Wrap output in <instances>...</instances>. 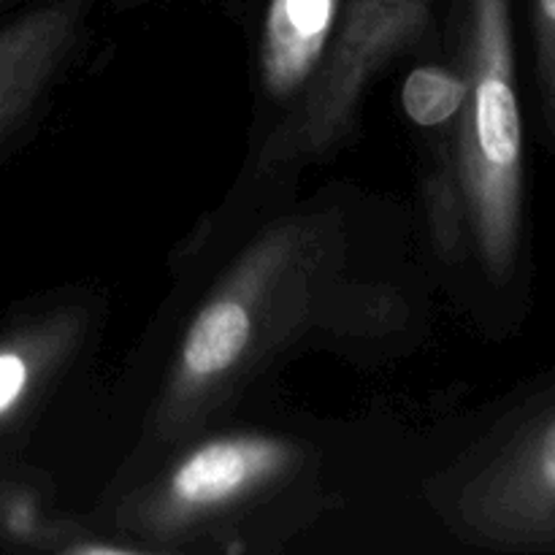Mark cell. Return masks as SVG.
Here are the masks:
<instances>
[{
  "label": "cell",
  "mask_w": 555,
  "mask_h": 555,
  "mask_svg": "<svg viewBox=\"0 0 555 555\" xmlns=\"http://www.w3.org/2000/svg\"><path fill=\"white\" fill-rule=\"evenodd\" d=\"M298 184L253 209L217 206L177 247L209 271L168 347L125 469L231 421L255 385L301 352L388 361L426 336V293L383 204Z\"/></svg>",
  "instance_id": "1"
},
{
  "label": "cell",
  "mask_w": 555,
  "mask_h": 555,
  "mask_svg": "<svg viewBox=\"0 0 555 555\" xmlns=\"http://www.w3.org/2000/svg\"><path fill=\"white\" fill-rule=\"evenodd\" d=\"M320 480L309 439L225 421L119 472L90 520L139 555L266 553L318 515Z\"/></svg>",
  "instance_id": "2"
},
{
  "label": "cell",
  "mask_w": 555,
  "mask_h": 555,
  "mask_svg": "<svg viewBox=\"0 0 555 555\" xmlns=\"http://www.w3.org/2000/svg\"><path fill=\"white\" fill-rule=\"evenodd\" d=\"M453 54L466 79L453 133V177L466 231V276L515 318L529 293L526 125L513 0H455Z\"/></svg>",
  "instance_id": "3"
},
{
  "label": "cell",
  "mask_w": 555,
  "mask_h": 555,
  "mask_svg": "<svg viewBox=\"0 0 555 555\" xmlns=\"http://www.w3.org/2000/svg\"><path fill=\"white\" fill-rule=\"evenodd\" d=\"M426 499L464 545L555 551V385L529 388L426 482Z\"/></svg>",
  "instance_id": "4"
},
{
  "label": "cell",
  "mask_w": 555,
  "mask_h": 555,
  "mask_svg": "<svg viewBox=\"0 0 555 555\" xmlns=\"http://www.w3.org/2000/svg\"><path fill=\"white\" fill-rule=\"evenodd\" d=\"M439 0H345L334 49L307 101L247 152L238 179L255 188L296 184L307 168L345 150L361 114L396 63L439 41Z\"/></svg>",
  "instance_id": "5"
},
{
  "label": "cell",
  "mask_w": 555,
  "mask_h": 555,
  "mask_svg": "<svg viewBox=\"0 0 555 555\" xmlns=\"http://www.w3.org/2000/svg\"><path fill=\"white\" fill-rule=\"evenodd\" d=\"M101 0H30L0 25V157L36 133L85 63Z\"/></svg>",
  "instance_id": "6"
},
{
  "label": "cell",
  "mask_w": 555,
  "mask_h": 555,
  "mask_svg": "<svg viewBox=\"0 0 555 555\" xmlns=\"http://www.w3.org/2000/svg\"><path fill=\"white\" fill-rule=\"evenodd\" d=\"M90 287L49 293L0 325V437L36 421L60 385L79 369L106 320Z\"/></svg>",
  "instance_id": "7"
},
{
  "label": "cell",
  "mask_w": 555,
  "mask_h": 555,
  "mask_svg": "<svg viewBox=\"0 0 555 555\" xmlns=\"http://www.w3.org/2000/svg\"><path fill=\"white\" fill-rule=\"evenodd\" d=\"M345 0H263L253 38L249 150L291 117L323 74Z\"/></svg>",
  "instance_id": "8"
},
{
  "label": "cell",
  "mask_w": 555,
  "mask_h": 555,
  "mask_svg": "<svg viewBox=\"0 0 555 555\" xmlns=\"http://www.w3.org/2000/svg\"><path fill=\"white\" fill-rule=\"evenodd\" d=\"M0 547L52 555H139L90 518H74L49 502L36 482L0 480Z\"/></svg>",
  "instance_id": "9"
},
{
  "label": "cell",
  "mask_w": 555,
  "mask_h": 555,
  "mask_svg": "<svg viewBox=\"0 0 555 555\" xmlns=\"http://www.w3.org/2000/svg\"><path fill=\"white\" fill-rule=\"evenodd\" d=\"M466 79L453 57H434L412 65L401 85V108L412 128L437 130L459 125Z\"/></svg>",
  "instance_id": "10"
},
{
  "label": "cell",
  "mask_w": 555,
  "mask_h": 555,
  "mask_svg": "<svg viewBox=\"0 0 555 555\" xmlns=\"http://www.w3.org/2000/svg\"><path fill=\"white\" fill-rule=\"evenodd\" d=\"M531 43V87L542 144L555 141V0H526Z\"/></svg>",
  "instance_id": "11"
},
{
  "label": "cell",
  "mask_w": 555,
  "mask_h": 555,
  "mask_svg": "<svg viewBox=\"0 0 555 555\" xmlns=\"http://www.w3.org/2000/svg\"><path fill=\"white\" fill-rule=\"evenodd\" d=\"M171 5V3H190V0H101V5H108L114 11L141 9V5Z\"/></svg>",
  "instance_id": "12"
},
{
  "label": "cell",
  "mask_w": 555,
  "mask_h": 555,
  "mask_svg": "<svg viewBox=\"0 0 555 555\" xmlns=\"http://www.w3.org/2000/svg\"><path fill=\"white\" fill-rule=\"evenodd\" d=\"M5 3V0H0V5H3Z\"/></svg>",
  "instance_id": "13"
}]
</instances>
